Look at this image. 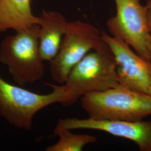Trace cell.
Instances as JSON below:
<instances>
[{
	"mask_svg": "<svg viewBox=\"0 0 151 151\" xmlns=\"http://www.w3.org/2000/svg\"><path fill=\"white\" fill-rule=\"evenodd\" d=\"M88 118L100 120L135 122L151 115V96L120 85L81 98Z\"/></svg>",
	"mask_w": 151,
	"mask_h": 151,
	"instance_id": "1",
	"label": "cell"
},
{
	"mask_svg": "<svg viewBox=\"0 0 151 151\" xmlns=\"http://www.w3.org/2000/svg\"><path fill=\"white\" fill-rule=\"evenodd\" d=\"M46 85L52 91L39 94L12 85L0 76V116L12 126L29 132L38 111L55 103L67 106L69 94L65 85Z\"/></svg>",
	"mask_w": 151,
	"mask_h": 151,
	"instance_id": "2",
	"label": "cell"
},
{
	"mask_svg": "<svg viewBox=\"0 0 151 151\" xmlns=\"http://www.w3.org/2000/svg\"><path fill=\"white\" fill-rule=\"evenodd\" d=\"M39 25H33L16 31L0 44V62L7 67L19 86L32 83L45 75L39 50Z\"/></svg>",
	"mask_w": 151,
	"mask_h": 151,
	"instance_id": "3",
	"label": "cell"
},
{
	"mask_svg": "<svg viewBox=\"0 0 151 151\" xmlns=\"http://www.w3.org/2000/svg\"><path fill=\"white\" fill-rule=\"evenodd\" d=\"M64 85L69 94L67 106L92 92L102 91L119 85L115 60L105 44L92 50L72 68Z\"/></svg>",
	"mask_w": 151,
	"mask_h": 151,
	"instance_id": "4",
	"label": "cell"
},
{
	"mask_svg": "<svg viewBox=\"0 0 151 151\" xmlns=\"http://www.w3.org/2000/svg\"><path fill=\"white\" fill-rule=\"evenodd\" d=\"M105 44L101 32L94 26L78 20L68 22L60 50L49 62L53 80L60 85L64 84L76 65L89 52Z\"/></svg>",
	"mask_w": 151,
	"mask_h": 151,
	"instance_id": "5",
	"label": "cell"
},
{
	"mask_svg": "<svg viewBox=\"0 0 151 151\" xmlns=\"http://www.w3.org/2000/svg\"><path fill=\"white\" fill-rule=\"evenodd\" d=\"M114 1L116 14L107 22L111 35L124 41L141 57L151 62L146 6L142 5L140 0Z\"/></svg>",
	"mask_w": 151,
	"mask_h": 151,
	"instance_id": "6",
	"label": "cell"
},
{
	"mask_svg": "<svg viewBox=\"0 0 151 151\" xmlns=\"http://www.w3.org/2000/svg\"><path fill=\"white\" fill-rule=\"evenodd\" d=\"M101 34L113 54L119 85L148 94L151 86V62L135 53L124 41L105 32Z\"/></svg>",
	"mask_w": 151,
	"mask_h": 151,
	"instance_id": "7",
	"label": "cell"
},
{
	"mask_svg": "<svg viewBox=\"0 0 151 151\" xmlns=\"http://www.w3.org/2000/svg\"><path fill=\"white\" fill-rule=\"evenodd\" d=\"M96 130L133 141L140 151H151V121L100 120L87 118H60L55 129Z\"/></svg>",
	"mask_w": 151,
	"mask_h": 151,
	"instance_id": "8",
	"label": "cell"
},
{
	"mask_svg": "<svg viewBox=\"0 0 151 151\" xmlns=\"http://www.w3.org/2000/svg\"><path fill=\"white\" fill-rule=\"evenodd\" d=\"M39 42L42 60L50 62L60 50L68 22L55 11H43L39 17Z\"/></svg>",
	"mask_w": 151,
	"mask_h": 151,
	"instance_id": "9",
	"label": "cell"
},
{
	"mask_svg": "<svg viewBox=\"0 0 151 151\" xmlns=\"http://www.w3.org/2000/svg\"><path fill=\"white\" fill-rule=\"evenodd\" d=\"M39 20L32 14L31 0H0V33L39 25Z\"/></svg>",
	"mask_w": 151,
	"mask_h": 151,
	"instance_id": "10",
	"label": "cell"
},
{
	"mask_svg": "<svg viewBox=\"0 0 151 151\" xmlns=\"http://www.w3.org/2000/svg\"><path fill=\"white\" fill-rule=\"evenodd\" d=\"M59 139L53 145L46 148V151H81L85 146L93 143L97 137L87 134H74L68 129H54L52 137Z\"/></svg>",
	"mask_w": 151,
	"mask_h": 151,
	"instance_id": "11",
	"label": "cell"
},
{
	"mask_svg": "<svg viewBox=\"0 0 151 151\" xmlns=\"http://www.w3.org/2000/svg\"><path fill=\"white\" fill-rule=\"evenodd\" d=\"M147 11V22L150 33L151 34V0H148L146 5Z\"/></svg>",
	"mask_w": 151,
	"mask_h": 151,
	"instance_id": "12",
	"label": "cell"
},
{
	"mask_svg": "<svg viewBox=\"0 0 151 151\" xmlns=\"http://www.w3.org/2000/svg\"><path fill=\"white\" fill-rule=\"evenodd\" d=\"M148 48L149 49V51L150 52V54L151 55V34H150L148 38Z\"/></svg>",
	"mask_w": 151,
	"mask_h": 151,
	"instance_id": "13",
	"label": "cell"
},
{
	"mask_svg": "<svg viewBox=\"0 0 151 151\" xmlns=\"http://www.w3.org/2000/svg\"><path fill=\"white\" fill-rule=\"evenodd\" d=\"M148 95H150V96H151V86L150 87V89H149V91H148Z\"/></svg>",
	"mask_w": 151,
	"mask_h": 151,
	"instance_id": "14",
	"label": "cell"
}]
</instances>
